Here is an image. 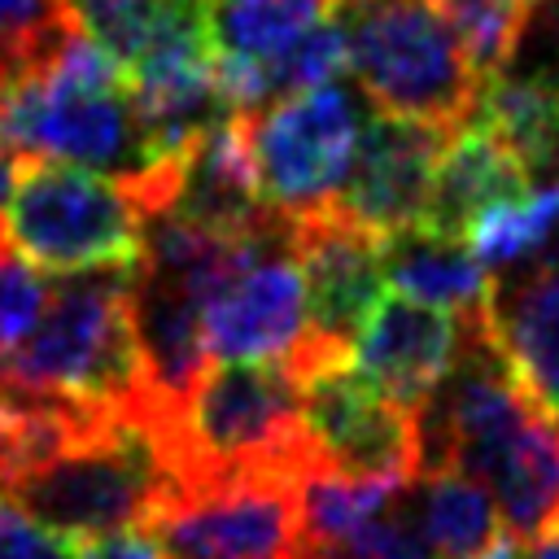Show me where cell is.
Returning a JSON list of instances; mask_svg holds the SVG:
<instances>
[{"label": "cell", "mask_w": 559, "mask_h": 559, "mask_svg": "<svg viewBox=\"0 0 559 559\" xmlns=\"http://www.w3.org/2000/svg\"><path fill=\"white\" fill-rule=\"evenodd\" d=\"M0 148L22 162L100 170L135 188L148 214L170 201L179 179V162L144 127L127 70L74 26L44 61L0 79Z\"/></svg>", "instance_id": "obj_1"}, {"label": "cell", "mask_w": 559, "mask_h": 559, "mask_svg": "<svg viewBox=\"0 0 559 559\" xmlns=\"http://www.w3.org/2000/svg\"><path fill=\"white\" fill-rule=\"evenodd\" d=\"M131 280L135 266L57 275L31 336L0 354V384L153 419L131 323Z\"/></svg>", "instance_id": "obj_2"}, {"label": "cell", "mask_w": 559, "mask_h": 559, "mask_svg": "<svg viewBox=\"0 0 559 559\" xmlns=\"http://www.w3.org/2000/svg\"><path fill=\"white\" fill-rule=\"evenodd\" d=\"M162 437L175 485L227 472H284L301 480L323 463L301 424V380L284 358L205 367L162 424Z\"/></svg>", "instance_id": "obj_3"}, {"label": "cell", "mask_w": 559, "mask_h": 559, "mask_svg": "<svg viewBox=\"0 0 559 559\" xmlns=\"http://www.w3.org/2000/svg\"><path fill=\"white\" fill-rule=\"evenodd\" d=\"M4 489L48 528L87 542L118 528H144L175 489V467L157 419L105 411Z\"/></svg>", "instance_id": "obj_4"}, {"label": "cell", "mask_w": 559, "mask_h": 559, "mask_svg": "<svg viewBox=\"0 0 559 559\" xmlns=\"http://www.w3.org/2000/svg\"><path fill=\"white\" fill-rule=\"evenodd\" d=\"M332 17L345 35V57L384 114L459 127L472 105L480 74L432 0H332Z\"/></svg>", "instance_id": "obj_5"}, {"label": "cell", "mask_w": 559, "mask_h": 559, "mask_svg": "<svg viewBox=\"0 0 559 559\" xmlns=\"http://www.w3.org/2000/svg\"><path fill=\"white\" fill-rule=\"evenodd\" d=\"M148 205L135 188L35 157L9 197L4 210V245L39 271L79 275L105 266H140L144 258Z\"/></svg>", "instance_id": "obj_6"}, {"label": "cell", "mask_w": 559, "mask_h": 559, "mask_svg": "<svg viewBox=\"0 0 559 559\" xmlns=\"http://www.w3.org/2000/svg\"><path fill=\"white\" fill-rule=\"evenodd\" d=\"M362 122L367 109L341 79L249 109L245 140L262 205L288 223L332 210L354 166Z\"/></svg>", "instance_id": "obj_7"}, {"label": "cell", "mask_w": 559, "mask_h": 559, "mask_svg": "<svg viewBox=\"0 0 559 559\" xmlns=\"http://www.w3.org/2000/svg\"><path fill=\"white\" fill-rule=\"evenodd\" d=\"M166 559H301L297 476L227 472L179 480L144 524Z\"/></svg>", "instance_id": "obj_8"}, {"label": "cell", "mask_w": 559, "mask_h": 559, "mask_svg": "<svg viewBox=\"0 0 559 559\" xmlns=\"http://www.w3.org/2000/svg\"><path fill=\"white\" fill-rule=\"evenodd\" d=\"M205 349L218 362L293 358L310 336L306 280L293 258V223L253 231L201 306Z\"/></svg>", "instance_id": "obj_9"}, {"label": "cell", "mask_w": 559, "mask_h": 559, "mask_svg": "<svg viewBox=\"0 0 559 559\" xmlns=\"http://www.w3.org/2000/svg\"><path fill=\"white\" fill-rule=\"evenodd\" d=\"M301 380V424L319 459L349 476L415 480L424 467L419 415L389 393H380L354 362L332 358L297 376Z\"/></svg>", "instance_id": "obj_10"}, {"label": "cell", "mask_w": 559, "mask_h": 559, "mask_svg": "<svg viewBox=\"0 0 559 559\" xmlns=\"http://www.w3.org/2000/svg\"><path fill=\"white\" fill-rule=\"evenodd\" d=\"M445 135V127L424 118H402L384 109L367 114L354 166L336 192V210L376 236L428 227Z\"/></svg>", "instance_id": "obj_11"}, {"label": "cell", "mask_w": 559, "mask_h": 559, "mask_svg": "<svg viewBox=\"0 0 559 559\" xmlns=\"http://www.w3.org/2000/svg\"><path fill=\"white\" fill-rule=\"evenodd\" d=\"M293 258L306 280L310 336L349 349L354 332L384 288L380 236L332 205L293 223Z\"/></svg>", "instance_id": "obj_12"}, {"label": "cell", "mask_w": 559, "mask_h": 559, "mask_svg": "<svg viewBox=\"0 0 559 559\" xmlns=\"http://www.w3.org/2000/svg\"><path fill=\"white\" fill-rule=\"evenodd\" d=\"M463 345V314L415 301L406 293L376 297L362 328L354 332L349 362L393 402L419 411L450 376Z\"/></svg>", "instance_id": "obj_13"}, {"label": "cell", "mask_w": 559, "mask_h": 559, "mask_svg": "<svg viewBox=\"0 0 559 559\" xmlns=\"http://www.w3.org/2000/svg\"><path fill=\"white\" fill-rule=\"evenodd\" d=\"M459 472L493 493L515 537L537 542L559 528V419L546 406H533L507 432L485 441Z\"/></svg>", "instance_id": "obj_14"}, {"label": "cell", "mask_w": 559, "mask_h": 559, "mask_svg": "<svg viewBox=\"0 0 559 559\" xmlns=\"http://www.w3.org/2000/svg\"><path fill=\"white\" fill-rule=\"evenodd\" d=\"M162 210H175L179 218L205 231H218V236H253L280 218L258 197L249 140H245V114L210 127L179 157V179Z\"/></svg>", "instance_id": "obj_15"}, {"label": "cell", "mask_w": 559, "mask_h": 559, "mask_svg": "<svg viewBox=\"0 0 559 559\" xmlns=\"http://www.w3.org/2000/svg\"><path fill=\"white\" fill-rule=\"evenodd\" d=\"M528 183H533V170L520 162V153L507 140H498L485 122L463 118L445 135V148H441V162H437V183H432V210H428L424 231L463 240L480 210L524 192Z\"/></svg>", "instance_id": "obj_16"}, {"label": "cell", "mask_w": 559, "mask_h": 559, "mask_svg": "<svg viewBox=\"0 0 559 559\" xmlns=\"http://www.w3.org/2000/svg\"><path fill=\"white\" fill-rule=\"evenodd\" d=\"M489 328L524 389L559 419V266L537 262L511 284H493Z\"/></svg>", "instance_id": "obj_17"}, {"label": "cell", "mask_w": 559, "mask_h": 559, "mask_svg": "<svg viewBox=\"0 0 559 559\" xmlns=\"http://www.w3.org/2000/svg\"><path fill=\"white\" fill-rule=\"evenodd\" d=\"M332 13V0H210V48L214 70L231 105L240 109L245 79L275 61L293 39H301L319 17Z\"/></svg>", "instance_id": "obj_18"}, {"label": "cell", "mask_w": 559, "mask_h": 559, "mask_svg": "<svg viewBox=\"0 0 559 559\" xmlns=\"http://www.w3.org/2000/svg\"><path fill=\"white\" fill-rule=\"evenodd\" d=\"M380 266H384V284L450 314H476L493 297V275L467 249V240L437 236L424 227L380 236Z\"/></svg>", "instance_id": "obj_19"}, {"label": "cell", "mask_w": 559, "mask_h": 559, "mask_svg": "<svg viewBox=\"0 0 559 559\" xmlns=\"http://www.w3.org/2000/svg\"><path fill=\"white\" fill-rule=\"evenodd\" d=\"M498 140H507L528 170L559 166V70L555 74H485L472 114Z\"/></svg>", "instance_id": "obj_20"}, {"label": "cell", "mask_w": 559, "mask_h": 559, "mask_svg": "<svg viewBox=\"0 0 559 559\" xmlns=\"http://www.w3.org/2000/svg\"><path fill=\"white\" fill-rule=\"evenodd\" d=\"M406 493L432 559H472L498 537L489 489L459 467H428L406 485Z\"/></svg>", "instance_id": "obj_21"}, {"label": "cell", "mask_w": 559, "mask_h": 559, "mask_svg": "<svg viewBox=\"0 0 559 559\" xmlns=\"http://www.w3.org/2000/svg\"><path fill=\"white\" fill-rule=\"evenodd\" d=\"M411 480H376V476H349L328 463L310 467L297 480V507L306 542H349L376 511H384L397 489Z\"/></svg>", "instance_id": "obj_22"}, {"label": "cell", "mask_w": 559, "mask_h": 559, "mask_svg": "<svg viewBox=\"0 0 559 559\" xmlns=\"http://www.w3.org/2000/svg\"><path fill=\"white\" fill-rule=\"evenodd\" d=\"M555 231H559V179L528 183L524 192L493 201L472 218L463 240L485 266H507L546 249Z\"/></svg>", "instance_id": "obj_23"}, {"label": "cell", "mask_w": 559, "mask_h": 559, "mask_svg": "<svg viewBox=\"0 0 559 559\" xmlns=\"http://www.w3.org/2000/svg\"><path fill=\"white\" fill-rule=\"evenodd\" d=\"M459 31L476 74H498L515 61V48L528 26V4L520 0H432Z\"/></svg>", "instance_id": "obj_24"}, {"label": "cell", "mask_w": 559, "mask_h": 559, "mask_svg": "<svg viewBox=\"0 0 559 559\" xmlns=\"http://www.w3.org/2000/svg\"><path fill=\"white\" fill-rule=\"evenodd\" d=\"M66 31L61 0H0V79L44 61Z\"/></svg>", "instance_id": "obj_25"}, {"label": "cell", "mask_w": 559, "mask_h": 559, "mask_svg": "<svg viewBox=\"0 0 559 559\" xmlns=\"http://www.w3.org/2000/svg\"><path fill=\"white\" fill-rule=\"evenodd\" d=\"M48 288L52 284L26 258L0 245V354H9L17 341L31 336V328L48 306Z\"/></svg>", "instance_id": "obj_26"}, {"label": "cell", "mask_w": 559, "mask_h": 559, "mask_svg": "<svg viewBox=\"0 0 559 559\" xmlns=\"http://www.w3.org/2000/svg\"><path fill=\"white\" fill-rule=\"evenodd\" d=\"M0 559H79V546L0 489Z\"/></svg>", "instance_id": "obj_27"}, {"label": "cell", "mask_w": 559, "mask_h": 559, "mask_svg": "<svg viewBox=\"0 0 559 559\" xmlns=\"http://www.w3.org/2000/svg\"><path fill=\"white\" fill-rule=\"evenodd\" d=\"M79 559H166V550L148 528H118L79 542Z\"/></svg>", "instance_id": "obj_28"}, {"label": "cell", "mask_w": 559, "mask_h": 559, "mask_svg": "<svg viewBox=\"0 0 559 559\" xmlns=\"http://www.w3.org/2000/svg\"><path fill=\"white\" fill-rule=\"evenodd\" d=\"M17 175H22V157L9 153V148H0V231H4V210H9V197H13V188H17ZM0 240H4V236H0Z\"/></svg>", "instance_id": "obj_29"}, {"label": "cell", "mask_w": 559, "mask_h": 559, "mask_svg": "<svg viewBox=\"0 0 559 559\" xmlns=\"http://www.w3.org/2000/svg\"><path fill=\"white\" fill-rule=\"evenodd\" d=\"M472 559H524L520 555V537L515 533H498L480 555H472Z\"/></svg>", "instance_id": "obj_30"}, {"label": "cell", "mask_w": 559, "mask_h": 559, "mask_svg": "<svg viewBox=\"0 0 559 559\" xmlns=\"http://www.w3.org/2000/svg\"><path fill=\"white\" fill-rule=\"evenodd\" d=\"M537 559H559V528L537 537Z\"/></svg>", "instance_id": "obj_31"}, {"label": "cell", "mask_w": 559, "mask_h": 559, "mask_svg": "<svg viewBox=\"0 0 559 559\" xmlns=\"http://www.w3.org/2000/svg\"><path fill=\"white\" fill-rule=\"evenodd\" d=\"M546 266H559V231H555L550 245H546Z\"/></svg>", "instance_id": "obj_32"}, {"label": "cell", "mask_w": 559, "mask_h": 559, "mask_svg": "<svg viewBox=\"0 0 559 559\" xmlns=\"http://www.w3.org/2000/svg\"><path fill=\"white\" fill-rule=\"evenodd\" d=\"M520 4H537V0H520Z\"/></svg>", "instance_id": "obj_33"}, {"label": "cell", "mask_w": 559, "mask_h": 559, "mask_svg": "<svg viewBox=\"0 0 559 559\" xmlns=\"http://www.w3.org/2000/svg\"><path fill=\"white\" fill-rule=\"evenodd\" d=\"M0 245H4V240H0Z\"/></svg>", "instance_id": "obj_34"}]
</instances>
